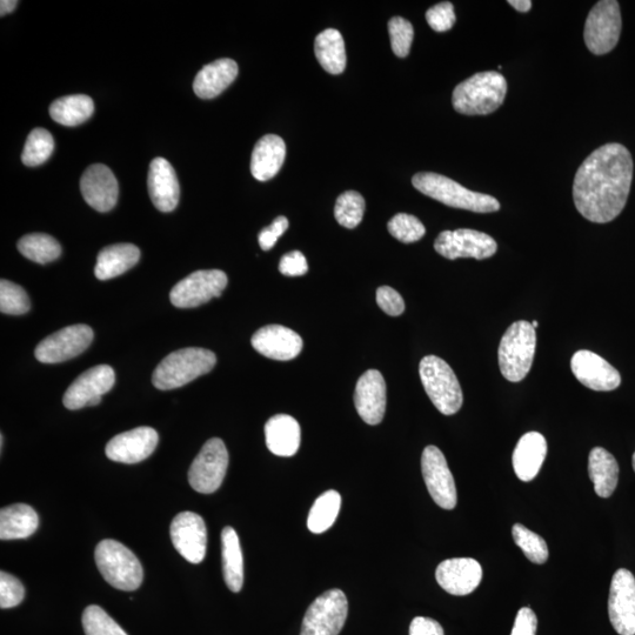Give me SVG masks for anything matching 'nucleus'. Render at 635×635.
<instances>
[{"label":"nucleus","mask_w":635,"mask_h":635,"mask_svg":"<svg viewBox=\"0 0 635 635\" xmlns=\"http://www.w3.org/2000/svg\"><path fill=\"white\" fill-rule=\"evenodd\" d=\"M314 53L320 65L331 75H340L346 68L345 42L338 30L327 29L316 38Z\"/></svg>","instance_id":"obj_33"},{"label":"nucleus","mask_w":635,"mask_h":635,"mask_svg":"<svg viewBox=\"0 0 635 635\" xmlns=\"http://www.w3.org/2000/svg\"><path fill=\"white\" fill-rule=\"evenodd\" d=\"M238 71L235 60L218 59L216 62L207 64L198 72L195 83H193V90L199 98H216L235 82Z\"/></svg>","instance_id":"obj_26"},{"label":"nucleus","mask_w":635,"mask_h":635,"mask_svg":"<svg viewBox=\"0 0 635 635\" xmlns=\"http://www.w3.org/2000/svg\"><path fill=\"white\" fill-rule=\"evenodd\" d=\"M514 543L524 552L533 564H545L548 559L546 541L539 534L528 530L524 525L516 524L512 528Z\"/></svg>","instance_id":"obj_39"},{"label":"nucleus","mask_w":635,"mask_h":635,"mask_svg":"<svg viewBox=\"0 0 635 635\" xmlns=\"http://www.w3.org/2000/svg\"><path fill=\"white\" fill-rule=\"evenodd\" d=\"M436 579L444 591L463 597L477 590L483 579V568L472 558L449 559L437 567Z\"/></svg>","instance_id":"obj_20"},{"label":"nucleus","mask_w":635,"mask_h":635,"mask_svg":"<svg viewBox=\"0 0 635 635\" xmlns=\"http://www.w3.org/2000/svg\"><path fill=\"white\" fill-rule=\"evenodd\" d=\"M410 635H444V630L436 620L417 617L412 620Z\"/></svg>","instance_id":"obj_50"},{"label":"nucleus","mask_w":635,"mask_h":635,"mask_svg":"<svg viewBox=\"0 0 635 635\" xmlns=\"http://www.w3.org/2000/svg\"><path fill=\"white\" fill-rule=\"evenodd\" d=\"M421 471L434 503L444 510H453L458 501L457 486L444 453L438 447H426L421 457Z\"/></svg>","instance_id":"obj_14"},{"label":"nucleus","mask_w":635,"mask_h":635,"mask_svg":"<svg viewBox=\"0 0 635 635\" xmlns=\"http://www.w3.org/2000/svg\"><path fill=\"white\" fill-rule=\"evenodd\" d=\"M227 467L229 452L224 441L219 438L207 440L190 467L189 481L192 489L203 494L216 492L223 484Z\"/></svg>","instance_id":"obj_10"},{"label":"nucleus","mask_w":635,"mask_h":635,"mask_svg":"<svg viewBox=\"0 0 635 635\" xmlns=\"http://www.w3.org/2000/svg\"><path fill=\"white\" fill-rule=\"evenodd\" d=\"M53 150H55V140L51 133L38 127L26 140L22 162L30 167L42 165L52 156Z\"/></svg>","instance_id":"obj_37"},{"label":"nucleus","mask_w":635,"mask_h":635,"mask_svg":"<svg viewBox=\"0 0 635 635\" xmlns=\"http://www.w3.org/2000/svg\"><path fill=\"white\" fill-rule=\"evenodd\" d=\"M426 20L432 30L436 32L451 30L454 23H456V13H454L453 4L443 2L434 5L433 8L426 12Z\"/></svg>","instance_id":"obj_45"},{"label":"nucleus","mask_w":635,"mask_h":635,"mask_svg":"<svg viewBox=\"0 0 635 635\" xmlns=\"http://www.w3.org/2000/svg\"><path fill=\"white\" fill-rule=\"evenodd\" d=\"M387 227L392 237L405 244L418 242L426 233L423 223L417 217L406 215V213L394 216Z\"/></svg>","instance_id":"obj_42"},{"label":"nucleus","mask_w":635,"mask_h":635,"mask_svg":"<svg viewBox=\"0 0 635 635\" xmlns=\"http://www.w3.org/2000/svg\"><path fill=\"white\" fill-rule=\"evenodd\" d=\"M116 383V374L109 365H99L80 374L64 394L66 409L75 411L83 407L96 406L102 396L111 391Z\"/></svg>","instance_id":"obj_15"},{"label":"nucleus","mask_w":635,"mask_h":635,"mask_svg":"<svg viewBox=\"0 0 635 635\" xmlns=\"http://www.w3.org/2000/svg\"><path fill=\"white\" fill-rule=\"evenodd\" d=\"M342 506V497L337 491L330 490L322 494L311 508L307 527L314 534H322L336 523Z\"/></svg>","instance_id":"obj_35"},{"label":"nucleus","mask_w":635,"mask_h":635,"mask_svg":"<svg viewBox=\"0 0 635 635\" xmlns=\"http://www.w3.org/2000/svg\"><path fill=\"white\" fill-rule=\"evenodd\" d=\"M538 620L531 608L524 607L517 614L511 635H536Z\"/></svg>","instance_id":"obj_49"},{"label":"nucleus","mask_w":635,"mask_h":635,"mask_svg":"<svg viewBox=\"0 0 635 635\" xmlns=\"http://www.w3.org/2000/svg\"><path fill=\"white\" fill-rule=\"evenodd\" d=\"M377 304L381 310L391 317H398L405 311L403 297L389 286H381L377 291Z\"/></svg>","instance_id":"obj_46"},{"label":"nucleus","mask_w":635,"mask_h":635,"mask_svg":"<svg viewBox=\"0 0 635 635\" xmlns=\"http://www.w3.org/2000/svg\"><path fill=\"white\" fill-rule=\"evenodd\" d=\"M158 440L156 430L146 426L137 427L111 439L106 445V456L117 463L137 464L155 452Z\"/></svg>","instance_id":"obj_18"},{"label":"nucleus","mask_w":635,"mask_h":635,"mask_svg":"<svg viewBox=\"0 0 635 635\" xmlns=\"http://www.w3.org/2000/svg\"><path fill=\"white\" fill-rule=\"evenodd\" d=\"M80 191L92 209L109 212L117 204L119 186L117 178L108 166L93 164L80 179Z\"/></svg>","instance_id":"obj_21"},{"label":"nucleus","mask_w":635,"mask_h":635,"mask_svg":"<svg viewBox=\"0 0 635 635\" xmlns=\"http://www.w3.org/2000/svg\"><path fill=\"white\" fill-rule=\"evenodd\" d=\"M222 553L224 579L230 591H242L244 584V560L238 534L227 526L222 532Z\"/></svg>","instance_id":"obj_32"},{"label":"nucleus","mask_w":635,"mask_h":635,"mask_svg":"<svg viewBox=\"0 0 635 635\" xmlns=\"http://www.w3.org/2000/svg\"><path fill=\"white\" fill-rule=\"evenodd\" d=\"M30 309V298L23 287L2 279L0 282V311L11 314V316H22Z\"/></svg>","instance_id":"obj_41"},{"label":"nucleus","mask_w":635,"mask_h":635,"mask_svg":"<svg viewBox=\"0 0 635 635\" xmlns=\"http://www.w3.org/2000/svg\"><path fill=\"white\" fill-rule=\"evenodd\" d=\"M38 526V514L29 505H11L0 511V539L2 540L29 538L37 531Z\"/></svg>","instance_id":"obj_31"},{"label":"nucleus","mask_w":635,"mask_h":635,"mask_svg":"<svg viewBox=\"0 0 635 635\" xmlns=\"http://www.w3.org/2000/svg\"><path fill=\"white\" fill-rule=\"evenodd\" d=\"M412 184L423 195L454 209L476 213H492L500 210V203L496 198L467 190L463 185L438 173H417L412 179Z\"/></svg>","instance_id":"obj_3"},{"label":"nucleus","mask_w":635,"mask_h":635,"mask_svg":"<svg viewBox=\"0 0 635 635\" xmlns=\"http://www.w3.org/2000/svg\"><path fill=\"white\" fill-rule=\"evenodd\" d=\"M633 179V159L624 145L599 147L580 165L573 183V199L580 215L605 224L625 209Z\"/></svg>","instance_id":"obj_1"},{"label":"nucleus","mask_w":635,"mask_h":635,"mask_svg":"<svg viewBox=\"0 0 635 635\" xmlns=\"http://www.w3.org/2000/svg\"><path fill=\"white\" fill-rule=\"evenodd\" d=\"M83 627L86 635H127L123 628L97 605L85 608Z\"/></svg>","instance_id":"obj_40"},{"label":"nucleus","mask_w":635,"mask_h":635,"mask_svg":"<svg viewBox=\"0 0 635 635\" xmlns=\"http://www.w3.org/2000/svg\"><path fill=\"white\" fill-rule=\"evenodd\" d=\"M608 616L618 634L635 635V578L625 568L614 573L608 599Z\"/></svg>","instance_id":"obj_16"},{"label":"nucleus","mask_w":635,"mask_h":635,"mask_svg":"<svg viewBox=\"0 0 635 635\" xmlns=\"http://www.w3.org/2000/svg\"><path fill=\"white\" fill-rule=\"evenodd\" d=\"M18 250L24 257L38 264L55 262L62 254V246L57 240L44 233H32L18 242Z\"/></svg>","instance_id":"obj_36"},{"label":"nucleus","mask_w":635,"mask_h":635,"mask_svg":"<svg viewBox=\"0 0 635 635\" xmlns=\"http://www.w3.org/2000/svg\"><path fill=\"white\" fill-rule=\"evenodd\" d=\"M532 326L534 327V329H537L539 323L537 322V320H534V322L531 323Z\"/></svg>","instance_id":"obj_53"},{"label":"nucleus","mask_w":635,"mask_h":635,"mask_svg":"<svg viewBox=\"0 0 635 635\" xmlns=\"http://www.w3.org/2000/svg\"><path fill=\"white\" fill-rule=\"evenodd\" d=\"M364 212L365 200L356 191L344 192L343 195L339 196L336 207H334V217L346 229H354L362 223Z\"/></svg>","instance_id":"obj_38"},{"label":"nucleus","mask_w":635,"mask_h":635,"mask_svg":"<svg viewBox=\"0 0 635 635\" xmlns=\"http://www.w3.org/2000/svg\"><path fill=\"white\" fill-rule=\"evenodd\" d=\"M251 343L264 357L280 362L297 358L304 345L297 332L282 325L264 326L253 334Z\"/></svg>","instance_id":"obj_22"},{"label":"nucleus","mask_w":635,"mask_h":635,"mask_svg":"<svg viewBox=\"0 0 635 635\" xmlns=\"http://www.w3.org/2000/svg\"><path fill=\"white\" fill-rule=\"evenodd\" d=\"M571 369L580 383L593 391H613L621 384L620 373L604 358L591 351L574 353Z\"/></svg>","instance_id":"obj_19"},{"label":"nucleus","mask_w":635,"mask_h":635,"mask_svg":"<svg viewBox=\"0 0 635 635\" xmlns=\"http://www.w3.org/2000/svg\"><path fill=\"white\" fill-rule=\"evenodd\" d=\"M267 449L278 457H293L300 447V426L287 414H278L265 425Z\"/></svg>","instance_id":"obj_28"},{"label":"nucleus","mask_w":635,"mask_h":635,"mask_svg":"<svg viewBox=\"0 0 635 635\" xmlns=\"http://www.w3.org/2000/svg\"><path fill=\"white\" fill-rule=\"evenodd\" d=\"M279 271L287 277H300L309 271V264L302 252L293 251L280 260Z\"/></svg>","instance_id":"obj_47"},{"label":"nucleus","mask_w":635,"mask_h":635,"mask_svg":"<svg viewBox=\"0 0 635 635\" xmlns=\"http://www.w3.org/2000/svg\"><path fill=\"white\" fill-rule=\"evenodd\" d=\"M547 456V441L543 434L528 432L521 437L513 452V469L521 481H532L538 476Z\"/></svg>","instance_id":"obj_25"},{"label":"nucleus","mask_w":635,"mask_h":635,"mask_svg":"<svg viewBox=\"0 0 635 635\" xmlns=\"http://www.w3.org/2000/svg\"><path fill=\"white\" fill-rule=\"evenodd\" d=\"M95 111V104L89 96L75 95L55 100L50 106V116L64 126H78L89 120Z\"/></svg>","instance_id":"obj_34"},{"label":"nucleus","mask_w":635,"mask_h":635,"mask_svg":"<svg viewBox=\"0 0 635 635\" xmlns=\"http://www.w3.org/2000/svg\"><path fill=\"white\" fill-rule=\"evenodd\" d=\"M349 614L345 593L330 590L307 608L300 635H339Z\"/></svg>","instance_id":"obj_9"},{"label":"nucleus","mask_w":635,"mask_h":635,"mask_svg":"<svg viewBox=\"0 0 635 635\" xmlns=\"http://www.w3.org/2000/svg\"><path fill=\"white\" fill-rule=\"evenodd\" d=\"M391 46L394 55L405 58L409 56L414 37V30L409 20L394 17L389 22Z\"/></svg>","instance_id":"obj_43"},{"label":"nucleus","mask_w":635,"mask_h":635,"mask_svg":"<svg viewBox=\"0 0 635 635\" xmlns=\"http://www.w3.org/2000/svg\"><path fill=\"white\" fill-rule=\"evenodd\" d=\"M434 250L440 256L450 260L458 258H474L484 260L496 254L498 246L496 240L486 233L470 229L441 232Z\"/></svg>","instance_id":"obj_12"},{"label":"nucleus","mask_w":635,"mask_h":635,"mask_svg":"<svg viewBox=\"0 0 635 635\" xmlns=\"http://www.w3.org/2000/svg\"><path fill=\"white\" fill-rule=\"evenodd\" d=\"M173 546L191 564H200L205 559L207 530L205 521L193 512L179 513L171 524Z\"/></svg>","instance_id":"obj_17"},{"label":"nucleus","mask_w":635,"mask_h":635,"mask_svg":"<svg viewBox=\"0 0 635 635\" xmlns=\"http://www.w3.org/2000/svg\"><path fill=\"white\" fill-rule=\"evenodd\" d=\"M421 383L434 406L445 416L456 414L463 406V391L451 366L436 356H427L419 365Z\"/></svg>","instance_id":"obj_7"},{"label":"nucleus","mask_w":635,"mask_h":635,"mask_svg":"<svg viewBox=\"0 0 635 635\" xmlns=\"http://www.w3.org/2000/svg\"><path fill=\"white\" fill-rule=\"evenodd\" d=\"M286 157V145L276 135H266L254 146L251 159L252 176L259 182H267L282 169Z\"/></svg>","instance_id":"obj_27"},{"label":"nucleus","mask_w":635,"mask_h":635,"mask_svg":"<svg viewBox=\"0 0 635 635\" xmlns=\"http://www.w3.org/2000/svg\"><path fill=\"white\" fill-rule=\"evenodd\" d=\"M354 404L366 424L378 425L386 411V383L377 370H369L358 380L354 392Z\"/></svg>","instance_id":"obj_23"},{"label":"nucleus","mask_w":635,"mask_h":635,"mask_svg":"<svg viewBox=\"0 0 635 635\" xmlns=\"http://www.w3.org/2000/svg\"><path fill=\"white\" fill-rule=\"evenodd\" d=\"M226 273L220 270L193 272L173 287L171 303L178 309H193L218 298L227 286Z\"/></svg>","instance_id":"obj_11"},{"label":"nucleus","mask_w":635,"mask_h":635,"mask_svg":"<svg viewBox=\"0 0 635 635\" xmlns=\"http://www.w3.org/2000/svg\"><path fill=\"white\" fill-rule=\"evenodd\" d=\"M153 205L160 212H171L179 203L180 187L175 169L165 158L152 160L147 178Z\"/></svg>","instance_id":"obj_24"},{"label":"nucleus","mask_w":635,"mask_h":635,"mask_svg":"<svg viewBox=\"0 0 635 635\" xmlns=\"http://www.w3.org/2000/svg\"><path fill=\"white\" fill-rule=\"evenodd\" d=\"M17 5V0H2V2H0V15H9V13L17 8Z\"/></svg>","instance_id":"obj_52"},{"label":"nucleus","mask_w":635,"mask_h":635,"mask_svg":"<svg viewBox=\"0 0 635 635\" xmlns=\"http://www.w3.org/2000/svg\"><path fill=\"white\" fill-rule=\"evenodd\" d=\"M508 4L519 12L526 13L532 9L531 0H508Z\"/></svg>","instance_id":"obj_51"},{"label":"nucleus","mask_w":635,"mask_h":635,"mask_svg":"<svg viewBox=\"0 0 635 635\" xmlns=\"http://www.w3.org/2000/svg\"><path fill=\"white\" fill-rule=\"evenodd\" d=\"M93 340V331L84 324L65 327L45 338L37 346L35 356L43 364H58L79 356L88 350Z\"/></svg>","instance_id":"obj_13"},{"label":"nucleus","mask_w":635,"mask_h":635,"mask_svg":"<svg viewBox=\"0 0 635 635\" xmlns=\"http://www.w3.org/2000/svg\"><path fill=\"white\" fill-rule=\"evenodd\" d=\"M140 251L133 244H116L99 252L95 274L99 280L122 276L139 262Z\"/></svg>","instance_id":"obj_29"},{"label":"nucleus","mask_w":635,"mask_h":635,"mask_svg":"<svg viewBox=\"0 0 635 635\" xmlns=\"http://www.w3.org/2000/svg\"><path fill=\"white\" fill-rule=\"evenodd\" d=\"M216 363L215 353L199 347L172 352L158 365L152 383L162 391L178 389L209 373Z\"/></svg>","instance_id":"obj_4"},{"label":"nucleus","mask_w":635,"mask_h":635,"mask_svg":"<svg viewBox=\"0 0 635 635\" xmlns=\"http://www.w3.org/2000/svg\"><path fill=\"white\" fill-rule=\"evenodd\" d=\"M588 473L598 496L610 498L616 491L619 480V465L616 458L603 447H596L588 458Z\"/></svg>","instance_id":"obj_30"},{"label":"nucleus","mask_w":635,"mask_h":635,"mask_svg":"<svg viewBox=\"0 0 635 635\" xmlns=\"http://www.w3.org/2000/svg\"><path fill=\"white\" fill-rule=\"evenodd\" d=\"M25 597V588L20 580L11 574L0 573V607L3 610L16 607Z\"/></svg>","instance_id":"obj_44"},{"label":"nucleus","mask_w":635,"mask_h":635,"mask_svg":"<svg viewBox=\"0 0 635 635\" xmlns=\"http://www.w3.org/2000/svg\"><path fill=\"white\" fill-rule=\"evenodd\" d=\"M632 464H633V469H634V472H635V452L633 454Z\"/></svg>","instance_id":"obj_54"},{"label":"nucleus","mask_w":635,"mask_h":635,"mask_svg":"<svg viewBox=\"0 0 635 635\" xmlns=\"http://www.w3.org/2000/svg\"><path fill=\"white\" fill-rule=\"evenodd\" d=\"M289 220L286 217H278L274 219V222L265 227L264 230L259 233V245L264 251H270L277 240L282 237L287 229H289Z\"/></svg>","instance_id":"obj_48"},{"label":"nucleus","mask_w":635,"mask_h":635,"mask_svg":"<svg viewBox=\"0 0 635 635\" xmlns=\"http://www.w3.org/2000/svg\"><path fill=\"white\" fill-rule=\"evenodd\" d=\"M623 22L620 5L616 0H601L588 13L584 38L593 55L603 56L616 48Z\"/></svg>","instance_id":"obj_8"},{"label":"nucleus","mask_w":635,"mask_h":635,"mask_svg":"<svg viewBox=\"0 0 635 635\" xmlns=\"http://www.w3.org/2000/svg\"><path fill=\"white\" fill-rule=\"evenodd\" d=\"M96 564L103 578L117 590L136 591L143 583V566L130 548L106 539L96 548Z\"/></svg>","instance_id":"obj_6"},{"label":"nucleus","mask_w":635,"mask_h":635,"mask_svg":"<svg viewBox=\"0 0 635 635\" xmlns=\"http://www.w3.org/2000/svg\"><path fill=\"white\" fill-rule=\"evenodd\" d=\"M506 93L507 82L501 73L479 72L454 89L452 104L461 115L486 116L504 104Z\"/></svg>","instance_id":"obj_2"},{"label":"nucleus","mask_w":635,"mask_h":635,"mask_svg":"<svg viewBox=\"0 0 635 635\" xmlns=\"http://www.w3.org/2000/svg\"><path fill=\"white\" fill-rule=\"evenodd\" d=\"M537 334L531 323L520 320L505 332L499 346V366L503 376L519 383L530 372L536 354Z\"/></svg>","instance_id":"obj_5"}]
</instances>
